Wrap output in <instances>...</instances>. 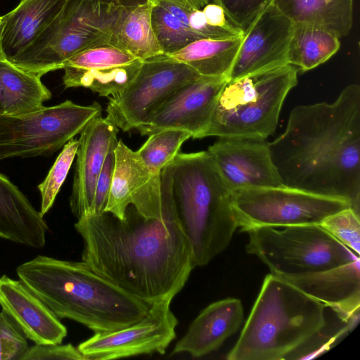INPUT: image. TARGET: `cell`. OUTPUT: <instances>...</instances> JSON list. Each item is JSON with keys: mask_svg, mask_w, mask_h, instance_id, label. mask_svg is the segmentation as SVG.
Instances as JSON below:
<instances>
[{"mask_svg": "<svg viewBox=\"0 0 360 360\" xmlns=\"http://www.w3.org/2000/svg\"><path fill=\"white\" fill-rule=\"evenodd\" d=\"M75 228L84 242L82 262L150 305L172 300L195 268L174 209L146 218L130 205L123 219L109 212L88 214Z\"/></svg>", "mask_w": 360, "mask_h": 360, "instance_id": "1", "label": "cell"}, {"mask_svg": "<svg viewBox=\"0 0 360 360\" xmlns=\"http://www.w3.org/2000/svg\"><path fill=\"white\" fill-rule=\"evenodd\" d=\"M283 186L350 202L360 214V86H347L333 103L300 105L269 142Z\"/></svg>", "mask_w": 360, "mask_h": 360, "instance_id": "2", "label": "cell"}, {"mask_svg": "<svg viewBox=\"0 0 360 360\" xmlns=\"http://www.w3.org/2000/svg\"><path fill=\"white\" fill-rule=\"evenodd\" d=\"M16 274L60 319L78 322L94 333L129 326L141 319L151 307L82 261L38 255L19 265Z\"/></svg>", "mask_w": 360, "mask_h": 360, "instance_id": "3", "label": "cell"}, {"mask_svg": "<svg viewBox=\"0 0 360 360\" xmlns=\"http://www.w3.org/2000/svg\"><path fill=\"white\" fill-rule=\"evenodd\" d=\"M169 169L174 210L193 264L205 266L228 247L239 228L231 192L207 150L179 153Z\"/></svg>", "mask_w": 360, "mask_h": 360, "instance_id": "4", "label": "cell"}, {"mask_svg": "<svg viewBox=\"0 0 360 360\" xmlns=\"http://www.w3.org/2000/svg\"><path fill=\"white\" fill-rule=\"evenodd\" d=\"M326 307L274 274H267L228 360H281L326 326Z\"/></svg>", "mask_w": 360, "mask_h": 360, "instance_id": "5", "label": "cell"}, {"mask_svg": "<svg viewBox=\"0 0 360 360\" xmlns=\"http://www.w3.org/2000/svg\"><path fill=\"white\" fill-rule=\"evenodd\" d=\"M297 72L285 64L227 79L202 138L266 139L276 129L288 94L297 84Z\"/></svg>", "mask_w": 360, "mask_h": 360, "instance_id": "6", "label": "cell"}, {"mask_svg": "<svg viewBox=\"0 0 360 360\" xmlns=\"http://www.w3.org/2000/svg\"><path fill=\"white\" fill-rule=\"evenodd\" d=\"M121 8L94 0H68L51 23L11 63L41 77L63 69L64 62L75 54L109 43Z\"/></svg>", "mask_w": 360, "mask_h": 360, "instance_id": "7", "label": "cell"}, {"mask_svg": "<svg viewBox=\"0 0 360 360\" xmlns=\"http://www.w3.org/2000/svg\"><path fill=\"white\" fill-rule=\"evenodd\" d=\"M245 229V250L257 256L270 273L293 275L323 271L352 262L359 256L320 224Z\"/></svg>", "mask_w": 360, "mask_h": 360, "instance_id": "8", "label": "cell"}, {"mask_svg": "<svg viewBox=\"0 0 360 360\" xmlns=\"http://www.w3.org/2000/svg\"><path fill=\"white\" fill-rule=\"evenodd\" d=\"M102 107L70 100L21 115L0 116V160L51 155L97 117Z\"/></svg>", "mask_w": 360, "mask_h": 360, "instance_id": "9", "label": "cell"}, {"mask_svg": "<svg viewBox=\"0 0 360 360\" xmlns=\"http://www.w3.org/2000/svg\"><path fill=\"white\" fill-rule=\"evenodd\" d=\"M231 202L239 228L321 224L328 217L352 207L349 202L283 185L233 191Z\"/></svg>", "mask_w": 360, "mask_h": 360, "instance_id": "10", "label": "cell"}, {"mask_svg": "<svg viewBox=\"0 0 360 360\" xmlns=\"http://www.w3.org/2000/svg\"><path fill=\"white\" fill-rule=\"evenodd\" d=\"M200 77L166 53L145 60L134 79L109 96L106 117L123 131L136 129L147 123L174 92Z\"/></svg>", "mask_w": 360, "mask_h": 360, "instance_id": "11", "label": "cell"}, {"mask_svg": "<svg viewBox=\"0 0 360 360\" xmlns=\"http://www.w3.org/2000/svg\"><path fill=\"white\" fill-rule=\"evenodd\" d=\"M151 22L166 54L198 39L244 34L214 0H153Z\"/></svg>", "mask_w": 360, "mask_h": 360, "instance_id": "12", "label": "cell"}, {"mask_svg": "<svg viewBox=\"0 0 360 360\" xmlns=\"http://www.w3.org/2000/svg\"><path fill=\"white\" fill-rule=\"evenodd\" d=\"M115 164L105 212L123 219L129 205L146 218H160L174 209L170 188V170L153 174L136 151L122 140L115 149Z\"/></svg>", "mask_w": 360, "mask_h": 360, "instance_id": "13", "label": "cell"}, {"mask_svg": "<svg viewBox=\"0 0 360 360\" xmlns=\"http://www.w3.org/2000/svg\"><path fill=\"white\" fill-rule=\"evenodd\" d=\"M171 300L151 305L139 321L120 329L96 333L77 348L85 360L117 359L143 354H163L176 338L178 319L170 309Z\"/></svg>", "mask_w": 360, "mask_h": 360, "instance_id": "14", "label": "cell"}, {"mask_svg": "<svg viewBox=\"0 0 360 360\" xmlns=\"http://www.w3.org/2000/svg\"><path fill=\"white\" fill-rule=\"evenodd\" d=\"M143 60L119 46L103 43L68 58L63 65L65 88L84 87L101 96H111L136 77Z\"/></svg>", "mask_w": 360, "mask_h": 360, "instance_id": "15", "label": "cell"}, {"mask_svg": "<svg viewBox=\"0 0 360 360\" xmlns=\"http://www.w3.org/2000/svg\"><path fill=\"white\" fill-rule=\"evenodd\" d=\"M207 152L231 193L283 185L266 139L219 137Z\"/></svg>", "mask_w": 360, "mask_h": 360, "instance_id": "16", "label": "cell"}, {"mask_svg": "<svg viewBox=\"0 0 360 360\" xmlns=\"http://www.w3.org/2000/svg\"><path fill=\"white\" fill-rule=\"evenodd\" d=\"M226 77L200 76L174 92L150 120L136 129L143 136L165 129H179L202 139Z\"/></svg>", "mask_w": 360, "mask_h": 360, "instance_id": "17", "label": "cell"}, {"mask_svg": "<svg viewBox=\"0 0 360 360\" xmlns=\"http://www.w3.org/2000/svg\"><path fill=\"white\" fill-rule=\"evenodd\" d=\"M293 22L273 3L245 31L227 79L288 64Z\"/></svg>", "mask_w": 360, "mask_h": 360, "instance_id": "18", "label": "cell"}, {"mask_svg": "<svg viewBox=\"0 0 360 360\" xmlns=\"http://www.w3.org/2000/svg\"><path fill=\"white\" fill-rule=\"evenodd\" d=\"M118 128L107 117H97L81 131L70 197V207L78 219L91 214L96 181Z\"/></svg>", "mask_w": 360, "mask_h": 360, "instance_id": "19", "label": "cell"}, {"mask_svg": "<svg viewBox=\"0 0 360 360\" xmlns=\"http://www.w3.org/2000/svg\"><path fill=\"white\" fill-rule=\"evenodd\" d=\"M360 260L311 273L285 275L274 274L330 307L346 323L359 319ZM272 274V273H271Z\"/></svg>", "mask_w": 360, "mask_h": 360, "instance_id": "20", "label": "cell"}, {"mask_svg": "<svg viewBox=\"0 0 360 360\" xmlns=\"http://www.w3.org/2000/svg\"><path fill=\"white\" fill-rule=\"evenodd\" d=\"M0 306L35 344H60L68 334L60 319L20 279L0 277Z\"/></svg>", "mask_w": 360, "mask_h": 360, "instance_id": "21", "label": "cell"}, {"mask_svg": "<svg viewBox=\"0 0 360 360\" xmlns=\"http://www.w3.org/2000/svg\"><path fill=\"white\" fill-rule=\"evenodd\" d=\"M243 317L239 299L228 297L211 303L191 322L172 354L186 353L199 358L217 350L238 331Z\"/></svg>", "mask_w": 360, "mask_h": 360, "instance_id": "22", "label": "cell"}, {"mask_svg": "<svg viewBox=\"0 0 360 360\" xmlns=\"http://www.w3.org/2000/svg\"><path fill=\"white\" fill-rule=\"evenodd\" d=\"M48 231L44 217L23 193L0 173V238L42 248Z\"/></svg>", "mask_w": 360, "mask_h": 360, "instance_id": "23", "label": "cell"}, {"mask_svg": "<svg viewBox=\"0 0 360 360\" xmlns=\"http://www.w3.org/2000/svg\"><path fill=\"white\" fill-rule=\"evenodd\" d=\"M68 0H20L3 15L2 47L12 62L27 49L62 11Z\"/></svg>", "mask_w": 360, "mask_h": 360, "instance_id": "24", "label": "cell"}, {"mask_svg": "<svg viewBox=\"0 0 360 360\" xmlns=\"http://www.w3.org/2000/svg\"><path fill=\"white\" fill-rule=\"evenodd\" d=\"M153 1L144 5L122 8L115 21L109 43L142 60L163 54L151 22Z\"/></svg>", "mask_w": 360, "mask_h": 360, "instance_id": "25", "label": "cell"}, {"mask_svg": "<svg viewBox=\"0 0 360 360\" xmlns=\"http://www.w3.org/2000/svg\"><path fill=\"white\" fill-rule=\"evenodd\" d=\"M243 37L198 39L168 55L187 65L200 76L227 78Z\"/></svg>", "mask_w": 360, "mask_h": 360, "instance_id": "26", "label": "cell"}, {"mask_svg": "<svg viewBox=\"0 0 360 360\" xmlns=\"http://www.w3.org/2000/svg\"><path fill=\"white\" fill-rule=\"evenodd\" d=\"M354 0H273L293 22L321 25L338 37L347 35L352 25Z\"/></svg>", "mask_w": 360, "mask_h": 360, "instance_id": "27", "label": "cell"}, {"mask_svg": "<svg viewBox=\"0 0 360 360\" xmlns=\"http://www.w3.org/2000/svg\"><path fill=\"white\" fill-rule=\"evenodd\" d=\"M338 37L316 24L294 22L287 63L299 71H307L325 63L340 49Z\"/></svg>", "mask_w": 360, "mask_h": 360, "instance_id": "28", "label": "cell"}, {"mask_svg": "<svg viewBox=\"0 0 360 360\" xmlns=\"http://www.w3.org/2000/svg\"><path fill=\"white\" fill-rule=\"evenodd\" d=\"M0 85L4 94L6 115H21L44 107L51 98L41 77L12 63L0 61Z\"/></svg>", "mask_w": 360, "mask_h": 360, "instance_id": "29", "label": "cell"}, {"mask_svg": "<svg viewBox=\"0 0 360 360\" xmlns=\"http://www.w3.org/2000/svg\"><path fill=\"white\" fill-rule=\"evenodd\" d=\"M191 137V134L184 130L165 129L150 134L136 152L150 172L160 176L180 153L183 143Z\"/></svg>", "mask_w": 360, "mask_h": 360, "instance_id": "30", "label": "cell"}, {"mask_svg": "<svg viewBox=\"0 0 360 360\" xmlns=\"http://www.w3.org/2000/svg\"><path fill=\"white\" fill-rule=\"evenodd\" d=\"M78 139H72L64 145L46 177L38 185L41 196L40 214L44 217L52 207L76 156Z\"/></svg>", "mask_w": 360, "mask_h": 360, "instance_id": "31", "label": "cell"}, {"mask_svg": "<svg viewBox=\"0 0 360 360\" xmlns=\"http://www.w3.org/2000/svg\"><path fill=\"white\" fill-rule=\"evenodd\" d=\"M321 226L357 255L360 253V214L352 207L325 219Z\"/></svg>", "mask_w": 360, "mask_h": 360, "instance_id": "32", "label": "cell"}, {"mask_svg": "<svg viewBox=\"0 0 360 360\" xmlns=\"http://www.w3.org/2000/svg\"><path fill=\"white\" fill-rule=\"evenodd\" d=\"M27 338L15 321L0 311V360H21L28 349Z\"/></svg>", "mask_w": 360, "mask_h": 360, "instance_id": "33", "label": "cell"}, {"mask_svg": "<svg viewBox=\"0 0 360 360\" xmlns=\"http://www.w3.org/2000/svg\"><path fill=\"white\" fill-rule=\"evenodd\" d=\"M243 33L273 0H214Z\"/></svg>", "mask_w": 360, "mask_h": 360, "instance_id": "34", "label": "cell"}, {"mask_svg": "<svg viewBox=\"0 0 360 360\" xmlns=\"http://www.w3.org/2000/svg\"><path fill=\"white\" fill-rule=\"evenodd\" d=\"M117 143V140H115L112 143L98 175L91 214H100L105 212L113 178L115 164V149Z\"/></svg>", "mask_w": 360, "mask_h": 360, "instance_id": "35", "label": "cell"}, {"mask_svg": "<svg viewBox=\"0 0 360 360\" xmlns=\"http://www.w3.org/2000/svg\"><path fill=\"white\" fill-rule=\"evenodd\" d=\"M75 359L85 360L84 356L72 344L39 345L28 347L21 360Z\"/></svg>", "mask_w": 360, "mask_h": 360, "instance_id": "36", "label": "cell"}, {"mask_svg": "<svg viewBox=\"0 0 360 360\" xmlns=\"http://www.w3.org/2000/svg\"><path fill=\"white\" fill-rule=\"evenodd\" d=\"M101 4L116 7L130 8L146 4L153 0H94Z\"/></svg>", "mask_w": 360, "mask_h": 360, "instance_id": "37", "label": "cell"}, {"mask_svg": "<svg viewBox=\"0 0 360 360\" xmlns=\"http://www.w3.org/2000/svg\"><path fill=\"white\" fill-rule=\"evenodd\" d=\"M4 29V18L0 16V61L6 60V56L4 54L2 47V34Z\"/></svg>", "mask_w": 360, "mask_h": 360, "instance_id": "38", "label": "cell"}, {"mask_svg": "<svg viewBox=\"0 0 360 360\" xmlns=\"http://www.w3.org/2000/svg\"><path fill=\"white\" fill-rule=\"evenodd\" d=\"M6 115L4 94L0 85V116Z\"/></svg>", "mask_w": 360, "mask_h": 360, "instance_id": "39", "label": "cell"}]
</instances>
